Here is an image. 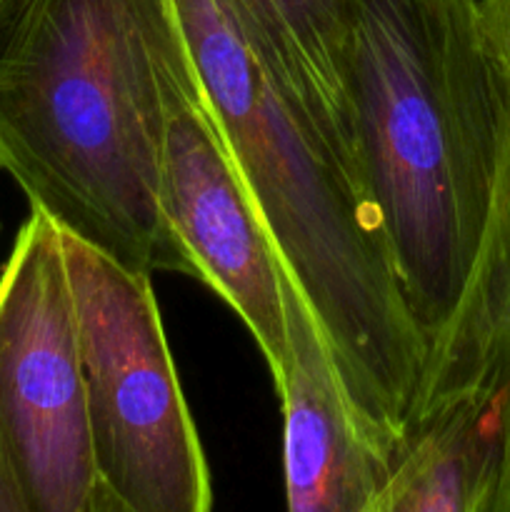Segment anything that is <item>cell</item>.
I'll list each match as a JSON object with an SVG mask.
<instances>
[{
  "label": "cell",
  "mask_w": 510,
  "mask_h": 512,
  "mask_svg": "<svg viewBox=\"0 0 510 512\" xmlns=\"http://www.w3.org/2000/svg\"><path fill=\"white\" fill-rule=\"evenodd\" d=\"M500 470V388L483 370L415 403L368 512H493Z\"/></svg>",
  "instance_id": "ba28073f"
},
{
  "label": "cell",
  "mask_w": 510,
  "mask_h": 512,
  "mask_svg": "<svg viewBox=\"0 0 510 512\" xmlns=\"http://www.w3.org/2000/svg\"><path fill=\"white\" fill-rule=\"evenodd\" d=\"M278 50L310 115L358 175L345 88V55L355 0H240ZM360 180V178H358Z\"/></svg>",
  "instance_id": "9c48e42d"
},
{
  "label": "cell",
  "mask_w": 510,
  "mask_h": 512,
  "mask_svg": "<svg viewBox=\"0 0 510 512\" xmlns=\"http://www.w3.org/2000/svg\"><path fill=\"white\" fill-rule=\"evenodd\" d=\"M480 370L498 380L503 415V470L493 512H510V153L473 295L420 388L458 383Z\"/></svg>",
  "instance_id": "30bf717a"
},
{
  "label": "cell",
  "mask_w": 510,
  "mask_h": 512,
  "mask_svg": "<svg viewBox=\"0 0 510 512\" xmlns=\"http://www.w3.org/2000/svg\"><path fill=\"white\" fill-rule=\"evenodd\" d=\"M173 0H20L0 38V175L140 273L193 278L160 208Z\"/></svg>",
  "instance_id": "3957f363"
},
{
  "label": "cell",
  "mask_w": 510,
  "mask_h": 512,
  "mask_svg": "<svg viewBox=\"0 0 510 512\" xmlns=\"http://www.w3.org/2000/svg\"><path fill=\"white\" fill-rule=\"evenodd\" d=\"M278 260L318 318L360 433L390 460L428 370L380 218L240 0H173Z\"/></svg>",
  "instance_id": "6da1fadb"
},
{
  "label": "cell",
  "mask_w": 510,
  "mask_h": 512,
  "mask_svg": "<svg viewBox=\"0 0 510 512\" xmlns=\"http://www.w3.org/2000/svg\"><path fill=\"white\" fill-rule=\"evenodd\" d=\"M0 512H30L28 498H25L23 485H20L18 470H15L8 438H5L3 423H0Z\"/></svg>",
  "instance_id": "7c38bea8"
},
{
  "label": "cell",
  "mask_w": 510,
  "mask_h": 512,
  "mask_svg": "<svg viewBox=\"0 0 510 512\" xmlns=\"http://www.w3.org/2000/svg\"><path fill=\"white\" fill-rule=\"evenodd\" d=\"M20 0H0V38L5 35V30H8L10 20L15 18V10H18Z\"/></svg>",
  "instance_id": "4fadbf2b"
},
{
  "label": "cell",
  "mask_w": 510,
  "mask_h": 512,
  "mask_svg": "<svg viewBox=\"0 0 510 512\" xmlns=\"http://www.w3.org/2000/svg\"><path fill=\"white\" fill-rule=\"evenodd\" d=\"M345 88L358 178L430 365L473 295L510 153V85L478 0H355Z\"/></svg>",
  "instance_id": "7a4b0ae2"
},
{
  "label": "cell",
  "mask_w": 510,
  "mask_h": 512,
  "mask_svg": "<svg viewBox=\"0 0 510 512\" xmlns=\"http://www.w3.org/2000/svg\"><path fill=\"white\" fill-rule=\"evenodd\" d=\"M478 20L490 55L510 85V0H478Z\"/></svg>",
  "instance_id": "8fae6325"
},
{
  "label": "cell",
  "mask_w": 510,
  "mask_h": 512,
  "mask_svg": "<svg viewBox=\"0 0 510 512\" xmlns=\"http://www.w3.org/2000/svg\"><path fill=\"white\" fill-rule=\"evenodd\" d=\"M160 208L193 278L248 325L275 390L290 365L280 260L210 105L180 20L160 50Z\"/></svg>",
  "instance_id": "8992f818"
},
{
  "label": "cell",
  "mask_w": 510,
  "mask_h": 512,
  "mask_svg": "<svg viewBox=\"0 0 510 512\" xmlns=\"http://www.w3.org/2000/svg\"><path fill=\"white\" fill-rule=\"evenodd\" d=\"M0 423L30 512H105L63 238L33 205L0 273Z\"/></svg>",
  "instance_id": "5b68a950"
},
{
  "label": "cell",
  "mask_w": 510,
  "mask_h": 512,
  "mask_svg": "<svg viewBox=\"0 0 510 512\" xmlns=\"http://www.w3.org/2000/svg\"><path fill=\"white\" fill-rule=\"evenodd\" d=\"M105 512H208L213 480L150 273L60 230Z\"/></svg>",
  "instance_id": "277c9868"
},
{
  "label": "cell",
  "mask_w": 510,
  "mask_h": 512,
  "mask_svg": "<svg viewBox=\"0 0 510 512\" xmlns=\"http://www.w3.org/2000/svg\"><path fill=\"white\" fill-rule=\"evenodd\" d=\"M290 365L283 388L285 500L293 512H368L388 463L358 428L318 318L280 263Z\"/></svg>",
  "instance_id": "52a82bcc"
}]
</instances>
